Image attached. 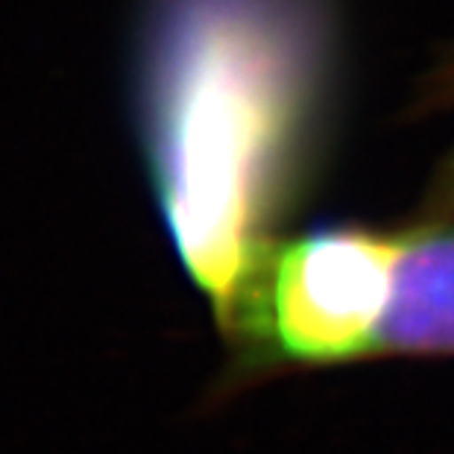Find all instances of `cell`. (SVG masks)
Masks as SVG:
<instances>
[{"mask_svg":"<svg viewBox=\"0 0 454 454\" xmlns=\"http://www.w3.org/2000/svg\"><path fill=\"white\" fill-rule=\"evenodd\" d=\"M399 235L320 229L270 244L220 320L235 370L255 375L372 357Z\"/></svg>","mask_w":454,"mask_h":454,"instance_id":"7a4b0ae2","label":"cell"},{"mask_svg":"<svg viewBox=\"0 0 454 454\" xmlns=\"http://www.w3.org/2000/svg\"><path fill=\"white\" fill-rule=\"evenodd\" d=\"M317 71L305 0H153L141 82L153 179L217 323L273 244Z\"/></svg>","mask_w":454,"mask_h":454,"instance_id":"6da1fadb","label":"cell"},{"mask_svg":"<svg viewBox=\"0 0 454 454\" xmlns=\"http://www.w3.org/2000/svg\"><path fill=\"white\" fill-rule=\"evenodd\" d=\"M372 355H454V226L399 235L393 296Z\"/></svg>","mask_w":454,"mask_h":454,"instance_id":"3957f363","label":"cell"},{"mask_svg":"<svg viewBox=\"0 0 454 454\" xmlns=\"http://www.w3.org/2000/svg\"><path fill=\"white\" fill-rule=\"evenodd\" d=\"M431 211L437 217L454 215V153H451V159L446 161V168H442V173H440L437 188H434Z\"/></svg>","mask_w":454,"mask_h":454,"instance_id":"277c9868","label":"cell"}]
</instances>
